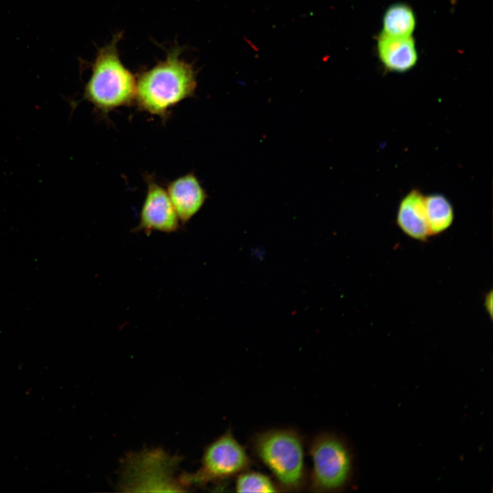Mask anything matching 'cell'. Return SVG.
I'll return each mask as SVG.
<instances>
[{
    "label": "cell",
    "instance_id": "3",
    "mask_svg": "<svg viewBox=\"0 0 493 493\" xmlns=\"http://www.w3.org/2000/svg\"><path fill=\"white\" fill-rule=\"evenodd\" d=\"M121 34L100 48L91 65L83 98L103 114L134 103L136 79L123 64L118 51Z\"/></svg>",
    "mask_w": 493,
    "mask_h": 493
},
{
    "label": "cell",
    "instance_id": "12",
    "mask_svg": "<svg viewBox=\"0 0 493 493\" xmlns=\"http://www.w3.org/2000/svg\"><path fill=\"white\" fill-rule=\"evenodd\" d=\"M383 34L395 37L411 36L416 25L415 16L412 9L404 4L390 7L383 17Z\"/></svg>",
    "mask_w": 493,
    "mask_h": 493
},
{
    "label": "cell",
    "instance_id": "6",
    "mask_svg": "<svg viewBox=\"0 0 493 493\" xmlns=\"http://www.w3.org/2000/svg\"><path fill=\"white\" fill-rule=\"evenodd\" d=\"M125 460L121 485L125 491H185L181 481L173 477L179 462L177 457L153 449L131 455Z\"/></svg>",
    "mask_w": 493,
    "mask_h": 493
},
{
    "label": "cell",
    "instance_id": "5",
    "mask_svg": "<svg viewBox=\"0 0 493 493\" xmlns=\"http://www.w3.org/2000/svg\"><path fill=\"white\" fill-rule=\"evenodd\" d=\"M254 464L246 447L229 428L205 448L199 468L192 474L184 473L180 481L185 487L206 486L236 477Z\"/></svg>",
    "mask_w": 493,
    "mask_h": 493
},
{
    "label": "cell",
    "instance_id": "9",
    "mask_svg": "<svg viewBox=\"0 0 493 493\" xmlns=\"http://www.w3.org/2000/svg\"><path fill=\"white\" fill-rule=\"evenodd\" d=\"M425 197L419 190H411L400 201L396 216V223L401 231L410 238L420 242H427L431 236Z\"/></svg>",
    "mask_w": 493,
    "mask_h": 493
},
{
    "label": "cell",
    "instance_id": "13",
    "mask_svg": "<svg viewBox=\"0 0 493 493\" xmlns=\"http://www.w3.org/2000/svg\"><path fill=\"white\" fill-rule=\"evenodd\" d=\"M234 488L236 492H281L272 477L251 468L235 477Z\"/></svg>",
    "mask_w": 493,
    "mask_h": 493
},
{
    "label": "cell",
    "instance_id": "11",
    "mask_svg": "<svg viewBox=\"0 0 493 493\" xmlns=\"http://www.w3.org/2000/svg\"><path fill=\"white\" fill-rule=\"evenodd\" d=\"M425 210L430 236L448 230L454 221L453 205L444 194L433 193L425 197Z\"/></svg>",
    "mask_w": 493,
    "mask_h": 493
},
{
    "label": "cell",
    "instance_id": "10",
    "mask_svg": "<svg viewBox=\"0 0 493 493\" xmlns=\"http://www.w3.org/2000/svg\"><path fill=\"white\" fill-rule=\"evenodd\" d=\"M377 49L380 60L390 71H409L417 62V51L411 36L395 37L382 33L378 39Z\"/></svg>",
    "mask_w": 493,
    "mask_h": 493
},
{
    "label": "cell",
    "instance_id": "2",
    "mask_svg": "<svg viewBox=\"0 0 493 493\" xmlns=\"http://www.w3.org/2000/svg\"><path fill=\"white\" fill-rule=\"evenodd\" d=\"M249 448L270 471L281 492L307 491L305 440L297 429L271 428L256 432L249 440Z\"/></svg>",
    "mask_w": 493,
    "mask_h": 493
},
{
    "label": "cell",
    "instance_id": "7",
    "mask_svg": "<svg viewBox=\"0 0 493 493\" xmlns=\"http://www.w3.org/2000/svg\"><path fill=\"white\" fill-rule=\"evenodd\" d=\"M147 192L135 230L150 233L177 232L181 223L167 191L155 180L153 175H144Z\"/></svg>",
    "mask_w": 493,
    "mask_h": 493
},
{
    "label": "cell",
    "instance_id": "14",
    "mask_svg": "<svg viewBox=\"0 0 493 493\" xmlns=\"http://www.w3.org/2000/svg\"><path fill=\"white\" fill-rule=\"evenodd\" d=\"M484 306L490 318H492V291L486 293L484 298Z\"/></svg>",
    "mask_w": 493,
    "mask_h": 493
},
{
    "label": "cell",
    "instance_id": "1",
    "mask_svg": "<svg viewBox=\"0 0 493 493\" xmlns=\"http://www.w3.org/2000/svg\"><path fill=\"white\" fill-rule=\"evenodd\" d=\"M175 47L153 67L142 71L136 79L134 103L138 110L166 121L170 110L193 97L197 86V71L181 58Z\"/></svg>",
    "mask_w": 493,
    "mask_h": 493
},
{
    "label": "cell",
    "instance_id": "8",
    "mask_svg": "<svg viewBox=\"0 0 493 493\" xmlns=\"http://www.w3.org/2000/svg\"><path fill=\"white\" fill-rule=\"evenodd\" d=\"M166 191L183 225L200 211L207 198L206 191L193 173L170 181Z\"/></svg>",
    "mask_w": 493,
    "mask_h": 493
},
{
    "label": "cell",
    "instance_id": "4",
    "mask_svg": "<svg viewBox=\"0 0 493 493\" xmlns=\"http://www.w3.org/2000/svg\"><path fill=\"white\" fill-rule=\"evenodd\" d=\"M312 466L307 491L340 492L351 484L354 474L353 452L344 438L336 433L316 434L308 444Z\"/></svg>",
    "mask_w": 493,
    "mask_h": 493
}]
</instances>
